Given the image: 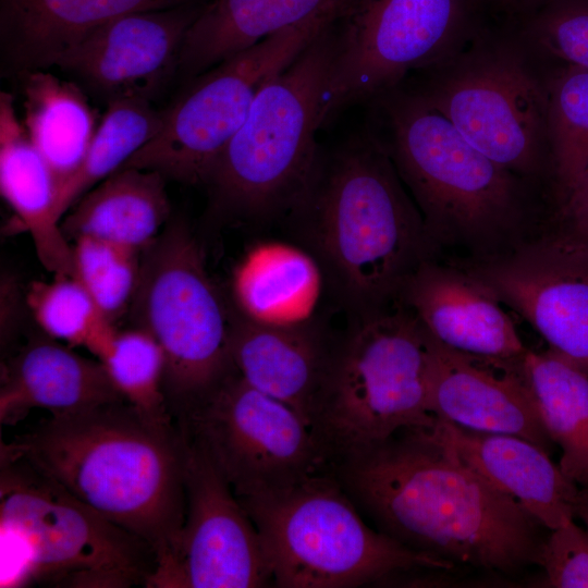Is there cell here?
Returning <instances> with one entry per match:
<instances>
[{
  "label": "cell",
  "instance_id": "f1b7e54d",
  "mask_svg": "<svg viewBox=\"0 0 588 588\" xmlns=\"http://www.w3.org/2000/svg\"><path fill=\"white\" fill-rule=\"evenodd\" d=\"M163 111L148 100L119 99L107 103L78 170L60 187L59 219L89 189L122 168L160 130Z\"/></svg>",
  "mask_w": 588,
  "mask_h": 588
},
{
  "label": "cell",
  "instance_id": "83f0119b",
  "mask_svg": "<svg viewBox=\"0 0 588 588\" xmlns=\"http://www.w3.org/2000/svg\"><path fill=\"white\" fill-rule=\"evenodd\" d=\"M523 366L544 430L561 449L562 471L588 488V373L550 348L527 350Z\"/></svg>",
  "mask_w": 588,
  "mask_h": 588
},
{
  "label": "cell",
  "instance_id": "d590c367",
  "mask_svg": "<svg viewBox=\"0 0 588 588\" xmlns=\"http://www.w3.org/2000/svg\"><path fill=\"white\" fill-rule=\"evenodd\" d=\"M562 213L568 223L569 231L588 240V170L562 198Z\"/></svg>",
  "mask_w": 588,
  "mask_h": 588
},
{
  "label": "cell",
  "instance_id": "30bf717a",
  "mask_svg": "<svg viewBox=\"0 0 588 588\" xmlns=\"http://www.w3.org/2000/svg\"><path fill=\"white\" fill-rule=\"evenodd\" d=\"M336 11L274 33L204 72L163 111L159 132L122 168L154 170L187 184H208L259 89L332 23Z\"/></svg>",
  "mask_w": 588,
  "mask_h": 588
},
{
  "label": "cell",
  "instance_id": "6da1fadb",
  "mask_svg": "<svg viewBox=\"0 0 588 588\" xmlns=\"http://www.w3.org/2000/svg\"><path fill=\"white\" fill-rule=\"evenodd\" d=\"M329 469L379 531L414 551L504 573L539 561L543 526L429 427L404 429Z\"/></svg>",
  "mask_w": 588,
  "mask_h": 588
},
{
  "label": "cell",
  "instance_id": "277c9868",
  "mask_svg": "<svg viewBox=\"0 0 588 588\" xmlns=\"http://www.w3.org/2000/svg\"><path fill=\"white\" fill-rule=\"evenodd\" d=\"M156 554L143 539L20 460L0 458V587L147 585Z\"/></svg>",
  "mask_w": 588,
  "mask_h": 588
},
{
  "label": "cell",
  "instance_id": "cb8c5ba5",
  "mask_svg": "<svg viewBox=\"0 0 588 588\" xmlns=\"http://www.w3.org/2000/svg\"><path fill=\"white\" fill-rule=\"evenodd\" d=\"M61 223L65 237L105 240L143 250L161 233L170 213L164 176L121 168L84 194Z\"/></svg>",
  "mask_w": 588,
  "mask_h": 588
},
{
  "label": "cell",
  "instance_id": "8d00e7d4",
  "mask_svg": "<svg viewBox=\"0 0 588 588\" xmlns=\"http://www.w3.org/2000/svg\"><path fill=\"white\" fill-rule=\"evenodd\" d=\"M575 516H578L584 522L586 526L585 530L588 534V488H585L579 492Z\"/></svg>",
  "mask_w": 588,
  "mask_h": 588
},
{
  "label": "cell",
  "instance_id": "ac0fdd59",
  "mask_svg": "<svg viewBox=\"0 0 588 588\" xmlns=\"http://www.w3.org/2000/svg\"><path fill=\"white\" fill-rule=\"evenodd\" d=\"M409 311L437 341L483 357H523L525 347L501 301L477 275L422 261L402 289Z\"/></svg>",
  "mask_w": 588,
  "mask_h": 588
},
{
  "label": "cell",
  "instance_id": "ba28073f",
  "mask_svg": "<svg viewBox=\"0 0 588 588\" xmlns=\"http://www.w3.org/2000/svg\"><path fill=\"white\" fill-rule=\"evenodd\" d=\"M376 134L408 186L430 232L480 233L516 212V174L471 144L418 91L391 89L376 99Z\"/></svg>",
  "mask_w": 588,
  "mask_h": 588
},
{
  "label": "cell",
  "instance_id": "3957f363",
  "mask_svg": "<svg viewBox=\"0 0 588 588\" xmlns=\"http://www.w3.org/2000/svg\"><path fill=\"white\" fill-rule=\"evenodd\" d=\"M301 209L311 213L316 244L336 289L363 316L401 293L425 261L429 231L372 132L348 139L319 169Z\"/></svg>",
  "mask_w": 588,
  "mask_h": 588
},
{
  "label": "cell",
  "instance_id": "5bb4252c",
  "mask_svg": "<svg viewBox=\"0 0 588 588\" xmlns=\"http://www.w3.org/2000/svg\"><path fill=\"white\" fill-rule=\"evenodd\" d=\"M184 434V523L174 549L156 564L146 587L269 586L271 574L253 520L207 452Z\"/></svg>",
  "mask_w": 588,
  "mask_h": 588
},
{
  "label": "cell",
  "instance_id": "9a60e30c",
  "mask_svg": "<svg viewBox=\"0 0 588 588\" xmlns=\"http://www.w3.org/2000/svg\"><path fill=\"white\" fill-rule=\"evenodd\" d=\"M550 350L588 373V240L548 238L474 272Z\"/></svg>",
  "mask_w": 588,
  "mask_h": 588
},
{
  "label": "cell",
  "instance_id": "8992f818",
  "mask_svg": "<svg viewBox=\"0 0 588 588\" xmlns=\"http://www.w3.org/2000/svg\"><path fill=\"white\" fill-rule=\"evenodd\" d=\"M237 500L258 530L277 587H357L454 566L370 528L329 469L284 489Z\"/></svg>",
  "mask_w": 588,
  "mask_h": 588
},
{
  "label": "cell",
  "instance_id": "4fadbf2b",
  "mask_svg": "<svg viewBox=\"0 0 588 588\" xmlns=\"http://www.w3.org/2000/svg\"><path fill=\"white\" fill-rule=\"evenodd\" d=\"M418 93L485 156L515 174L536 172L549 147L548 87L513 52L454 54Z\"/></svg>",
  "mask_w": 588,
  "mask_h": 588
},
{
  "label": "cell",
  "instance_id": "1f68e13d",
  "mask_svg": "<svg viewBox=\"0 0 588 588\" xmlns=\"http://www.w3.org/2000/svg\"><path fill=\"white\" fill-rule=\"evenodd\" d=\"M549 147L562 198L588 170V70L568 65L548 86Z\"/></svg>",
  "mask_w": 588,
  "mask_h": 588
},
{
  "label": "cell",
  "instance_id": "8fae6325",
  "mask_svg": "<svg viewBox=\"0 0 588 588\" xmlns=\"http://www.w3.org/2000/svg\"><path fill=\"white\" fill-rule=\"evenodd\" d=\"M461 0H345L331 23L333 51L322 125L341 110L399 87L452 57Z\"/></svg>",
  "mask_w": 588,
  "mask_h": 588
},
{
  "label": "cell",
  "instance_id": "836d02e7",
  "mask_svg": "<svg viewBox=\"0 0 588 588\" xmlns=\"http://www.w3.org/2000/svg\"><path fill=\"white\" fill-rule=\"evenodd\" d=\"M543 541L538 564L547 584L555 588H588V534L575 524L565 522Z\"/></svg>",
  "mask_w": 588,
  "mask_h": 588
},
{
  "label": "cell",
  "instance_id": "d4e9b609",
  "mask_svg": "<svg viewBox=\"0 0 588 588\" xmlns=\"http://www.w3.org/2000/svg\"><path fill=\"white\" fill-rule=\"evenodd\" d=\"M345 0H212L187 28L179 57L183 74H203L266 37Z\"/></svg>",
  "mask_w": 588,
  "mask_h": 588
},
{
  "label": "cell",
  "instance_id": "5b68a950",
  "mask_svg": "<svg viewBox=\"0 0 588 588\" xmlns=\"http://www.w3.org/2000/svg\"><path fill=\"white\" fill-rule=\"evenodd\" d=\"M330 26L257 93L208 182L216 210L258 219L306 201L320 169L316 133L333 51Z\"/></svg>",
  "mask_w": 588,
  "mask_h": 588
},
{
  "label": "cell",
  "instance_id": "2e32d148",
  "mask_svg": "<svg viewBox=\"0 0 588 588\" xmlns=\"http://www.w3.org/2000/svg\"><path fill=\"white\" fill-rule=\"evenodd\" d=\"M201 8L187 3L120 15L60 57L58 66L107 103L150 100L177 69L185 33Z\"/></svg>",
  "mask_w": 588,
  "mask_h": 588
},
{
  "label": "cell",
  "instance_id": "4316f807",
  "mask_svg": "<svg viewBox=\"0 0 588 588\" xmlns=\"http://www.w3.org/2000/svg\"><path fill=\"white\" fill-rule=\"evenodd\" d=\"M21 74L24 126L53 171L59 189L81 167L98 127L82 89L44 70Z\"/></svg>",
  "mask_w": 588,
  "mask_h": 588
},
{
  "label": "cell",
  "instance_id": "e575fe53",
  "mask_svg": "<svg viewBox=\"0 0 588 588\" xmlns=\"http://www.w3.org/2000/svg\"><path fill=\"white\" fill-rule=\"evenodd\" d=\"M540 41L568 65L588 70V2H572L542 23Z\"/></svg>",
  "mask_w": 588,
  "mask_h": 588
},
{
  "label": "cell",
  "instance_id": "4dcf8cb0",
  "mask_svg": "<svg viewBox=\"0 0 588 588\" xmlns=\"http://www.w3.org/2000/svg\"><path fill=\"white\" fill-rule=\"evenodd\" d=\"M96 357L125 401L148 415L173 417L164 393V354L148 331L115 328Z\"/></svg>",
  "mask_w": 588,
  "mask_h": 588
},
{
  "label": "cell",
  "instance_id": "7402d4cb",
  "mask_svg": "<svg viewBox=\"0 0 588 588\" xmlns=\"http://www.w3.org/2000/svg\"><path fill=\"white\" fill-rule=\"evenodd\" d=\"M188 0H0V39L19 72L44 70L97 27L123 14Z\"/></svg>",
  "mask_w": 588,
  "mask_h": 588
},
{
  "label": "cell",
  "instance_id": "ffe728a7",
  "mask_svg": "<svg viewBox=\"0 0 588 588\" xmlns=\"http://www.w3.org/2000/svg\"><path fill=\"white\" fill-rule=\"evenodd\" d=\"M122 400L99 360L49 336L29 341L2 367V426L16 425L34 408L64 416Z\"/></svg>",
  "mask_w": 588,
  "mask_h": 588
},
{
  "label": "cell",
  "instance_id": "d6986e66",
  "mask_svg": "<svg viewBox=\"0 0 588 588\" xmlns=\"http://www.w3.org/2000/svg\"><path fill=\"white\" fill-rule=\"evenodd\" d=\"M429 429L547 529L574 519L580 490L540 445L517 436L474 431L437 418Z\"/></svg>",
  "mask_w": 588,
  "mask_h": 588
},
{
  "label": "cell",
  "instance_id": "52a82bcc",
  "mask_svg": "<svg viewBox=\"0 0 588 588\" xmlns=\"http://www.w3.org/2000/svg\"><path fill=\"white\" fill-rule=\"evenodd\" d=\"M434 421L426 330L403 310L364 315L333 346L308 421L327 467L404 429Z\"/></svg>",
  "mask_w": 588,
  "mask_h": 588
},
{
  "label": "cell",
  "instance_id": "e0dca14e",
  "mask_svg": "<svg viewBox=\"0 0 588 588\" xmlns=\"http://www.w3.org/2000/svg\"><path fill=\"white\" fill-rule=\"evenodd\" d=\"M427 335L429 409L437 419L474 431L517 436L549 452L553 442L527 382L524 356L471 355Z\"/></svg>",
  "mask_w": 588,
  "mask_h": 588
},
{
  "label": "cell",
  "instance_id": "9c48e42d",
  "mask_svg": "<svg viewBox=\"0 0 588 588\" xmlns=\"http://www.w3.org/2000/svg\"><path fill=\"white\" fill-rule=\"evenodd\" d=\"M142 252L131 310L136 327L148 331L163 351L164 393L179 420L233 369L234 318L185 225L172 224Z\"/></svg>",
  "mask_w": 588,
  "mask_h": 588
},
{
  "label": "cell",
  "instance_id": "7a4b0ae2",
  "mask_svg": "<svg viewBox=\"0 0 588 588\" xmlns=\"http://www.w3.org/2000/svg\"><path fill=\"white\" fill-rule=\"evenodd\" d=\"M185 434L173 417L127 401L50 416L0 445L106 519L146 541L156 564L175 547L185 517Z\"/></svg>",
  "mask_w": 588,
  "mask_h": 588
},
{
  "label": "cell",
  "instance_id": "d6a6232c",
  "mask_svg": "<svg viewBox=\"0 0 588 588\" xmlns=\"http://www.w3.org/2000/svg\"><path fill=\"white\" fill-rule=\"evenodd\" d=\"M140 252L87 236L73 241V277L111 322L131 308L140 275Z\"/></svg>",
  "mask_w": 588,
  "mask_h": 588
},
{
  "label": "cell",
  "instance_id": "f546056e",
  "mask_svg": "<svg viewBox=\"0 0 588 588\" xmlns=\"http://www.w3.org/2000/svg\"><path fill=\"white\" fill-rule=\"evenodd\" d=\"M26 304L47 336L72 346H84L95 356L115 329L72 275L32 282L26 292Z\"/></svg>",
  "mask_w": 588,
  "mask_h": 588
},
{
  "label": "cell",
  "instance_id": "484cf974",
  "mask_svg": "<svg viewBox=\"0 0 588 588\" xmlns=\"http://www.w3.org/2000/svg\"><path fill=\"white\" fill-rule=\"evenodd\" d=\"M321 270L306 252L281 242L254 246L232 278L241 315L252 321L291 326L303 323L318 301Z\"/></svg>",
  "mask_w": 588,
  "mask_h": 588
},
{
  "label": "cell",
  "instance_id": "603a6c76",
  "mask_svg": "<svg viewBox=\"0 0 588 588\" xmlns=\"http://www.w3.org/2000/svg\"><path fill=\"white\" fill-rule=\"evenodd\" d=\"M0 192L54 275L73 277L72 245L57 215L59 182L19 120L13 97L0 93Z\"/></svg>",
  "mask_w": 588,
  "mask_h": 588
},
{
  "label": "cell",
  "instance_id": "7c38bea8",
  "mask_svg": "<svg viewBox=\"0 0 588 588\" xmlns=\"http://www.w3.org/2000/svg\"><path fill=\"white\" fill-rule=\"evenodd\" d=\"M176 422L207 452L237 499L328 469L303 418L246 383L234 367Z\"/></svg>",
  "mask_w": 588,
  "mask_h": 588
},
{
  "label": "cell",
  "instance_id": "44dd1931",
  "mask_svg": "<svg viewBox=\"0 0 588 588\" xmlns=\"http://www.w3.org/2000/svg\"><path fill=\"white\" fill-rule=\"evenodd\" d=\"M332 346L307 322L264 324L234 318L232 365L242 379L286 404L307 424L323 384Z\"/></svg>",
  "mask_w": 588,
  "mask_h": 588
}]
</instances>
